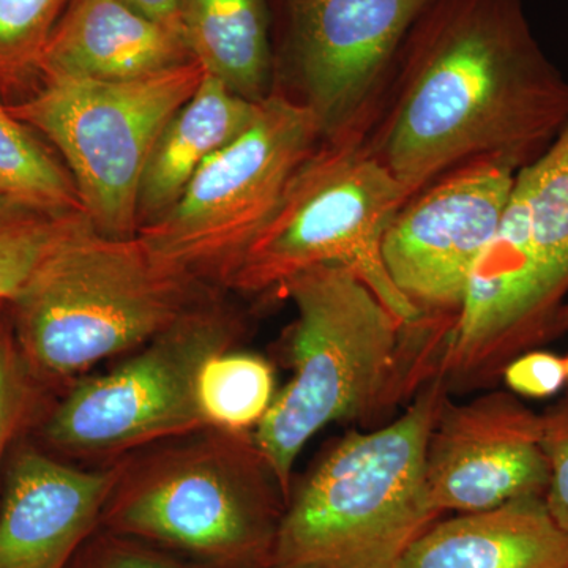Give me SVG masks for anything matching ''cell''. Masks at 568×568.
I'll list each match as a JSON object with an SVG mask.
<instances>
[{
    "label": "cell",
    "mask_w": 568,
    "mask_h": 568,
    "mask_svg": "<svg viewBox=\"0 0 568 568\" xmlns=\"http://www.w3.org/2000/svg\"><path fill=\"white\" fill-rule=\"evenodd\" d=\"M500 376L514 395L549 398L562 390L568 383L566 357L547 351L530 349L511 358Z\"/></svg>",
    "instance_id": "26"
},
{
    "label": "cell",
    "mask_w": 568,
    "mask_h": 568,
    "mask_svg": "<svg viewBox=\"0 0 568 568\" xmlns=\"http://www.w3.org/2000/svg\"><path fill=\"white\" fill-rule=\"evenodd\" d=\"M436 0H271L275 89L323 138L365 136L407 37Z\"/></svg>",
    "instance_id": "11"
},
{
    "label": "cell",
    "mask_w": 568,
    "mask_h": 568,
    "mask_svg": "<svg viewBox=\"0 0 568 568\" xmlns=\"http://www.w3.org/2000/svg\"><path fill=\"white\" fill-rule=\"evenodd\" d=\"M284 507L253 432L205 428L122 458L99 528L207 568H268Z\"/></svg>",
    "instance_id": "3"
},
{
    "label": "cell",
    "mask_w": 568,
    "mask_h": 568,
    "mask_svg": "<svg viewBox=\"0 0 568 568\" xmlns=\"http://www.w3.org/2000/svg\"><path fill=\"white\" fill-rule=\"evenodd\" d=\"M518 171L499 160L463 164L414 194L388 224V276L424 316H455L495 237Z\"/></svg>",
    "instance_id": "12"
},
{
    "label": "cell",
    "mask_w": 568,
    "mask_h": 568,
    "mask_svg": "<svg viewBox=\"0 0 568 568\" xmlns=\"http://www.w3.org/2000/svg\"><path fill=\"white\" fill-rule=\"evenodd\" d=\"M447 396L446 381L433 375L402 417L336 443L291 489L268 568H399L439 517L425 454Z\"/></svg>",
    "instance_id": "4"
},
{
    "label": "cell",
    "mask_w": 568,
    "mask_h": 568,
    "mask_svg": "<svg viewBox=\"0 0 568 568\" xmlns=\"http://www.w3.org/2000/svg\"><path fill=\"white\" fill-rule=\"evenodd\" d=\"M215 291L160 263L138 235L108 237L85 216L41 261L9 312L22 355L52 390L148 345Z\"/></svg>",
    "instance_id": "2"
},
{
    "label": "cell",
    "mask_w": 568,
    "mask_h": 568,
    "mask_svg": "<svg viewBox=\"0 0 568 568\" xmlns=\"http://www.w3.org/2000/svg\"><path fill=\"white\" fill-rule=\"evenodd\" d=\"M204 77L196 61L134 81L43 77L31 95L7 108L61 153L93 230L134 237L153 145Z\"/></svg>",
    "instance_id": "9"
},
{
    "label": "cell",
    "mask_w": 568,
    "mask_h": 568,
    "mask_svg": "<svg viewBox=\"0 0 568 568\" xmlns=\"http://www.w3.org/2000/svg\"><path fill=\"white\" fill-rule=\"evenodd\" d=\"M541 417L517 395L491 392L463 405L444 399L426 444L425 485L437 514H476L544 497L548 465Z\"/></svg>",
    "instance_id": "13"
},
{
    "label": "cell",
    "mask_w": 568,
    "mask_h": 568,
    "mask_svg": "<svg viewBox=\"0 0 568 568\" xmlns=\"http://www.w3.org/2000/svg\"><path fill=\"white\" fill-rule=\"evenodd\" d=\"M540 417V444L548 465L545 506L556 525L568 532V396Z\"/></svg>",
    "instance_id": "25"
},
{
    "label": "cell",
    "mask_w": 568,
    "mask_h": 568,
    "mask_svg": "<svg viewBox=\"0 0 568 568\" xmlns=\"http://www.w3.org/2000/svg\"><path fill=\"white\" fill-rule=\"evenodd\" d=\"M562 332H568V304L562 306L556 320L555 334H562Z\"/></svg>",
    "instance_id": "28"
},
{
    "label": "cell",
    "mask_w": 568,
    "mask_h": 568,
    "mask_svg": "<svg viewBox=\"0 0 568 568\" xmlns=\"http://www.w3.org/2000/svg\"><path fill=\"white\" fill-rule=\"evenodd\" d=\"M0 194L48 212H84L65 164L0 102Z\"/></svg>",
    "instance_id": "20"
},
{
    "label": "cell",
    "mask_w": 568,
    "mask_h": 568,
    "mask_svg": "<svg viewBox=\"0 0 568 568\" xmlns=\"http://www.w3.org/2000/svg\"><path fill=\"white\" fill-rule=\"evenodd\" d=\"M194 61L231 92L260 103L275 89L271 0H183Z\"/></svg>",
    "instance_id": "18"
},
{
    "label": "cell",
    "mask_w": 568,
    "mask_h": 568,
    "mask_svg": "<svg viewBox=\"0 0 568 568\" xmlns=\"http://www.w3.org/2000/svg\"><path fill=\"white\" fill-rule=\"evenodd\" d=\"M192 61L181 31L122 0H70L44 48L41 80L134 81Z\"/></svg>",
    "instance_id": "15"
},
{
    "label": "cell",
    "mask_w": 568,
    "mask_h": 568,
    "mask_svg": "<svg viewBox=\"0 0 568 568\" xmlns=\"http://www.w3.org/2000/svg\"><path fill=\"white\" fill-rule=\"evenodd\" d=\"M122 2L151 20L182 32L183 0H122Z\"/></svg>",
    "instance_id": "27"
},
{
    "label": "cell",
    "mask_w": 568,
    "mask_h": 568,
    "mask_svg": "<svg viewBox=\"0 0 568 568\" xmlns=\"http://www.w3.org/2000/svg\"><path fill=\"white\" fill-rule=\"evenodd\" d=\"M121 473L80 466L50 452L14 448L0 503V568H69L93 530Z\"/></svg>",
    "instance_id": "14"
},
{
    "label": "cell",
    "mask_w": 568,
    "mask_h": 568,
    "mask_svg": "<svg viewBox=\"0 0 568 568\" xmlns=\"http://www.w3.org/2000/svg\"><path fill=\"white\" fill-rule=\"evenodd\" d=\"M244 328L237 310L215 291L111 372L73 381L37 425L40 439L67 462L108 466L203 432L201 366L235 349Z\"/></svg>",
    "instance_id": "8"
},
{
    "label": "cell",
    "mask_w": 568,
    "mask_h": 568,
    "mask_svg": "<svg viewBox=\"0 0 568 568\" xmlns=\"http://www.w3.org/2000/svg\"><path fill=\"white\" fill-rule=\"evenodd\" d=\"M365 136L320 141L224 290L276 294L308 268L339 264L368 284L406 325L424 317L396 290L383 260L388 224L410 196L369 151Z\"/></svg>",
    "instance_id": "7"
},
{
    "label": "cell",
    "mask_w": 568,
    "mask_h": 568,
    "mask_svg": "<svg viewBox=\"0 0 568 568\" xmlns=\"http://www.w3.org/2000/svg\"><path fill=\"white\" fill-rule=\"evenodd\" d=\"M7 305H9L7 304V302L0 301V312H2V310L6 308Z\"/></svg>",
    "instance_id": "29"
},
{
    "label": "cell",
    "mask_w": 568,
    "mask_h": 568,
    "mask_svg": "<svg viewBox=\"0 0 568 568\" xmlns=\"http://www.w3.org/2000/svg\"><path fill=\"white\" fill-rule=\"evenodd\" d=\"M568 295V122L515 175L503 222L448 328L439 369L458 390L488 387L511 358L555 336Z\"/></svg>",
    "instance_id": "6"
},
{
    "label": "cell",
    "mask_w": 568,
    "mask_h": 568,
    "mask_svg": "<svg viewBox=\"0 0 568 568\" xmlns=\"http://www.w3.org/2000/svg\"><path fill=\"white\" fill-rule=\"evenodd\" d=\"M50 392L22 355L7 305L0 312V469L11 446L50 409Z\"/></svg>",
    "instance_id": "23"
},
{
    "label": "cell",
    "mask_w": 568,
    "mask_h": 568,
    "mask_svg": "<svg viewBox=\"0 0 568 568\" xmlns=\"http://www.w3.org/2000/svg\"><path fill=\"white\" fill-rule=\"evenodd\" d=\"M399 568H568V532L544 497H523L429 526Z\"/></svg>",
    "instance_id": "16"
},
{
    "label": "cell",
    "mask_w": 568,
    "mask_h": 568,
    "mask_svg": "<svg viewBox=\"0 0 568 568\" xmlns=\"http://www.w3.org/2000/svg\"><path fill=\"white\" fill-rule=\"evenodd\" d=\"M276 294L297 312L287 338L293 368L276 392L254 443L284 497L302 448L325 426L354 420L392 395L405 354L407 325L349 268L317 265L295 275Z\"/></svg>",
    "instance_id": "5"
},
{
    "label": "cell",
    "mask_w": 568,
    "mask_h": 568,
    "mask_svg": "<svg viewBox=\"0 0 568 568\" xmlns=\"http://www.w3.org/2000/svg\"><path fill=\"white\" fill-rule=\"evenodd\" d=\"M84 212H48L0 194V301L13 302Z\"/></svg>",
    "instance_id": "22"
},
{
    "label": "cell",
    "mask_w": 568,
    "mask_h": 568,
    "mask_svg": "<svg viewBox=\"0 0 568 568\" xmlns=\"http://www.w3.org/2000/svg\"><path fill=\"white\" fill-rule=\"evenodd\" d=\"M275 395L274 368L257 354L224 351L207 358L197 375V405L209 428L253 432Z\"/></svg>",
    "instance_id": "19"
},
{
    "label": "cell",
    "mask_w": 568,
    "mask_h": 568,
    "mask_svg": "<svg viewBox=\"0 0 568 568\" xmlns=\"http://www.w3.org/2000/svg\"><path fill=\"white\" fill-rule=\"evenodd\" d=\"M69 568H207L138 538L97 528Z\"/></svg>",
    "instance_id": "24"
},
{
    "label": "cell",
    "mask_w": 568,
    "mask_h": 568,
    "mask_svg": "<svg viewBox=\"0 0 568 568\" xmlns=\"http://www.w3.org/2000/svg\"><path fill=\"white\" fill-rule=\"evenodd\" d=\"M321 140L308 108L272 92L252 125L204 163L173 207L138 237L160 263L224 290Z\"/></svg>",
    "instance_id": "10"
},
{
    "label": "cell",
    "mask_w": 568,
    "mask_h": 568,
    "mask_svg": "<svg viewBox=\"0 0 568 568\" xmlns=\"http://www.w3.org/2000/svg\"><path fill=\"white\" fill-rule=\"evenodd\" d=\"M69 3L70 0H0L2 99L18 102L41 84L44 48Z\"/></svg>",
    "instance_id": "21"
},
{
    "label": "cell",
    "mask_w": 568,
    "mask_h": 568,
    "mask_svg": "<svg viewBox=\"0 0 568 568\" xmlns=\"http://www.w3.org/2000/svg\"><path fill=\"white\" fill-rule=\"evenodd\" d=\"M566 362H567V375H568V355L566 357Z\"/></svg>",
    "instance_id": "30"
},
{
    "label": "cell",
    "mask_w": 568,
    "mask_h": 568,
    "mask_svg": "<svg viewBox=\"0 0 568 568\" xmlns=\"http://www.w3.org/2000/svg\"><path fill=\"white\" fill-rule=\"evenodd\" d=\"M260 104L205 74L153 145L138 194L140 230L170 211L204 163L252 125Z\"/></svg>",
    "instance_id": "17"
},
{
    "label": "cell",
    "mask_w": 568,
    "mask_h": 568,
    "mask_svg": "<svg viewBox=\"0 0 568 568\" xmlns=\"http://www.w3.org/2000/svg\"><path fill=\"white\" fill-rule=\"evenodd\" d=\"M567 122V78L525 0H436L407 37L365 140L413 197L477 160L519 171Z\"/></svg>",
    "instance_id": "1"
}]
</instances>
